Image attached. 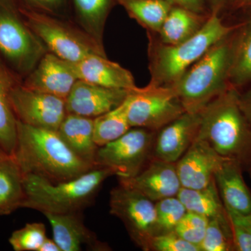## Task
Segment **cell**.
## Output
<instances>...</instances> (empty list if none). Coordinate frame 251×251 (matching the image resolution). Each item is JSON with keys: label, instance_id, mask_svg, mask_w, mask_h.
Here are the masks:
<instances>
[{"label": "cell", "instance_id": "33", "mask_svg": "<svg viewBox=\"0 0 251 251\" xmlns=\"http://www.w3.org/2000/svg\"><path fill=\"white\" fill-rule=\"evenodd\" d=\"M148 251H201L199 247L186 242L175 231L156 234L150 239Z\"/></svg>", "mask_w": 251, "mask_h": 251}, {"label": "cell", "instance_id": "28", "mask_svg": "<svg viewBox=\"0 0 251 251\" xmlns=\"http://www.w3.org/2000/svg\"><path fill=\"white\" fill-rule=\"evenodd\" d=\"M130 128L124 101L117 108L94 119V141L100 148L118 139Z\"/></svg>", "mask_w": 251, "mask_h": 251}, {"label": "cell", "instance_id": "39", "mask_svg": "<svg viewBox=\"0 0 251 251\" xmlns=\"http://www.w3.org/2000/svg\"><path fill=\"white\" fill-rule=\"evenodd\" d=\"M227 213L229 216H232L234 219L237 220L241 224L244 225L251 232V214L249 216H244L237 215V214H232V213L227 212Z\"/></svg>", "mask_w": 251, "mask_h": 251}, {"label": "cell", "instance_id": "42", "mask_svg": "<svg viewBox=\"0 0 251 251\" xmlns=\"http://www.w3.org/2000/svg\"><path fill=\"white\" fill-rule=\"evenodd\" d=\"M247 170H248V171H249V175H250V177L251 179V162L250 164H249V167H248Z\"/></svg>", "mask_w": 251, "mask_h": 251}, {"label": "cell", "instance_id": "3", "mask_svg": "<svg viewBox=\"0 0 251 251\" xmlns=\"http://www.w3.org/2000/svg\"><path fill=\"white\" fill-rule=\"evenodd\" d=\"M115 172L97 167L74 179L54 183L34 174H23L25 198L22 208L42 214L80 212L93 202L102 184Z\"/></svg>", "mask_w": 251, "mask_h": 251}, {"label": "cell", "instance_id": "38", "mask_svg": "<svg viewBox=\"0 0 251 251\" xmlns=\"http://www.w3.org/2000/svg\"><path fill=\"white\" fill-rule=\"evenodd\" d=\"M39 251H61V249L53 239L47 237L41 246Z\"/></svg>", "mask_w": 251, "mask_h": 251}, {"label": "cell", "instance_id": "19", "mask_svg": "<svg viewBox=\"0 0 251 251\" xmlns=\"http://www.w3.org/2000/svg\"><path fill=\"white\" fill-rule=\"evenodd\" d=\"M243 169L239 162L226 158L214 178L226 211L246 216L251 214V192L243 177Z\"/></svg>", "mask_w": 251, "mask_h": 251}, {"label": "cell", "instance_id": "36", "mask_svg": "<svg viewBox=\"0 0 251 251\" xmlns=\"http://www.w3.org/2000/svg\"><path fill=\"white\" fill-rule=\"evenodd\" d=\"M173 6L184 8L198 14H206L204 0H168Z\"/></svg>", "mask_w": 251, "mask_h": 251}, {"label": "cell", "instance_id": "7", "mask_svg": "<svg viewBox=\"0 0 251 251\" xmlns=\"http://www.w3.org/2000/svg\"><path fill=\"white\" fill-rule=\"evenodd\" d=\"M11 0H0V58L23 80L46 52Z\"/></svg>", "mask_w": 251, "mask_h": 251}, {"label": "cell", "instance_id": "4", "mask_svg": "<svg viewBox=\"0 0 251 251\" xmlns=\"http://www.w3.org/2000/svg\"><path fill=\"white\" fill-rule=\"evenodd\" d=\"M237 27L226 25L219 18V13L211 12L201 30L176 45L163 44L148 32L150 84L166 87L174 85L214 44Z\"/></svg>", "mask_w": 251, "mask_h": 251}, {"label": "cell", "instance_id": "18", "mask_svg": "<svg viewBox=\"0 0 251 251\" xmlns=\"http://www.w3.org/2000/svg\"><path fill=\"white\" fill-rule=\"evenodd\" d=\"M72 67L79 80L128 91L138 87L129 71L118 63L109 60L106 56L91 54L79 62L72 63Z\"/></svg>", "mask_w": 251, "mask_h": 251}, {"label": "cell", "instance_id": "24", "mask_svg": "<svg viewBox=\"0 0 251 251\" xmlns=\"http://www.w3.org/2000/svg\"><path fill=\"white\" fill-rule=\"evenodd\" d=\"M25 192L23 173L12 155H0V216L22 208Z\"/></svg>", "mask_w": 251, "mask_h": 251}, {"label": "cell", "instance_id": "32", "mask_svg": "<svg viewBox=\"0 0 251 251\" xmlns=\"http://www.w3.org/2000/svg\"><path fill=\"white\" fill-rule=\"evenodd\" d=\"M209 221V219L206 216L192 211H187L174 231L186 242L200 248Z\"/></svg>", "mask_w": 251, "mask_h": 251}, {"label": "cell", "instance_id": "15", "mask_svg": "<svg viewBox=\"0 0 251 251\" xmlns=\"http://www.w3.org/2000/svg\"><path fill=\"white\" fill-rule=\"evenodd\" d=\"M77 80L72 62L48 52L22 84L31 90L66 100Z\"/></svg>", "mask_w": 251, "mask_h": 251}, {"label": "cell", "instance_id": "40", "mask_svg": "<svg viewBox=\"0 0 251 251\" xmlns=\"http://www.w3.org/2000/svg\"><path fill=\"white\" fill-rule=\"evenodd\" d=\"M226 1V0H208V2L210 5L211 12L219 13Z\"/></svg>", "mask_w": 251, "mask_h": 251}, {"label": "cell", "instance_id": "26", "mask_svg": "<svg viewBox=\"0 0 251 251\" xmlns=\"http://www.w3.org/2000/svg\"><path fill=\"white\" fill-rule=\"evenodd\" d=\"M240 27L233 36L229 73V85L237 90L251 82V20Z\"/></svg>", "mask_w": 251, "mask_h": 251}, {"label": "cell", "instance_id": "37", "mask_svg": "<svg viewBox=\"0 0 251 251\" xmlns=\"http://www.w3.org/2000/svg\"><path fill=\"white\" fill-rule=\"evenodd\" d=\"M239 102L244 115L251 126V87L246 93L239 94Z\"/></svg>", "mask_w": 251, "mask_h": 251}, {"label": "cell", "instance_id": "23", "mask_svg": "<svg viewBox=\"0 0 251 251\" xmlns=\"http://www.w3.org/2000/svg\"><path fill=\"white\" fill-rule=\"evenodd\" d=\"M209 15L173 6L158 31V40L167 45L184 42L201 30Z\"/></svg>", "mask_w": 251, "mask_h": 251}, {"label": "cell", "instance_id": "5", "mask_svg": "<svg viewBox=\"0 0 251 251\" xmlns=\"http://www.w3.org/2000/svg\"><path fill=\"white\" fill-rule=\"evenodd\" d=\"M231 34L214 44L171 86L185 112L200 113L231 86L229 73L233 44Z\"/></svg>", "mask_w": 251, "mask_h": 251}, {"label": "cell", "instance_id": "41", "mask_svg": "<svg viewBox=\"0 0 251 251\" xmlns=\"http://www.w3.org/2000/svg\"><path fill=\"white\" fill-rule=\"evenodd\" d=\"M240 4H251V0H236Z\"/></svg>", "mask_w": 251, "mask_h": 251}, {"label": "cell", "instance_id": "16", "mask_svg": "<svg viewBox=\"0 0 251 251\" xmlns=\"http://www.w3.org/2000/svg\"><path fill=\"white\" fill-rule=\"evenodd\" d=\"M200 125L201 112H184L165 126L155 138L153 158L176 163L197 138Z\"/></svg>", "mask_w": 251, "mask_h": 251}, {"label": "cell", "instance_id": "17", "mask_svg": "<svg viewBox=\"0 0 251 251\" xmlns=\"http://www.w3.org/2000/svg\"><path fill=\"white\" fill-rule=\"evenodd\" d=\"M82 212L43 214L50 224L53 239L61 251H80L83 247L94 251L109 250L106 244L85 226Z\"/></svg>", "mask_w": 251, "mask_h": 251}, {"label": "cell", "instance_id": "8", "mask_svg": "<svg viewBox=\"0 0 251 251\" xmlns=\"http://www.w3.org/2000/svg\"><path fill=\"white\" fill-rule=\"evenodd\" d=\"M125 101L131 128L156 131L186 112L173 89L166 86L138 87L128 92Z\"/></svg>", "mask_w": 251, "mask_h": 251}, {"label": "cell", "instance_id": "10", "mask_svg": "<svg viewBox=\"0 0 251 251\" xmlns=\"http://www.w3.org/2000/svg\"><path fill=\"white\" fill-rule=\"evenodd\" d=\"M110 212L121 220L135 244L148 251L150 239L156 233L155 202L120 184L110 192Z\"/></svg>", "mask_w": 251, "mask_h": 251}, {"label": "cell", "instance_id": "43", "mask_svg": "<svg viewBox=\"0 0 251 251\" xmlns=\"http://www.w3.org/2000/svg\"><path fill=\"white\" fill-rule=\"evenodd\" d=\"M4 153H5L4 151H3L2 150H1V148H0V155H2V154H4Z\"/></svg>", "mask_w": 251, "mask_h": 251}, {"label": "cell", "instance_id": "20", "mask_svg": "<svg viewBox=\"0 0 251 251\" xmlns=\"http://www.w3.org/2000/svg\"><path fill=\"white\" fill-rule=\"evenodd\" d=\"M57 131L77 156L97 166L95 158L99 147L94 139V119L67 113Z\"/></svg>", "mask_w": 251, "mask_h": 251}, {"label": "cell", "instance_id": "1", "mask_svg": "<svg viewBox=\"0 0 251 251\" xmlns=\"http://www.w3.org/2000/svg\"><path fill=\"white\" fill-rule=\"evenodd\" d=\"M23 174H34L52 182L68 181L97 168L69 148L57 130L37 128L18 121L14 154Z\"/></svg>", "mask_w": 251, "mask_h": 251}, {"label": "cell", "instance_id": "29", "mask_svg": "<svg viewBox=\"0 0 251 251\" xmlns=\"http://www.w3.org/2000/svg\"><path fill=\"white\" fill-rule=\"evenodd\" d=\"M156 213V233L160 234L174 231L187 212L177 196L160 200L155 202Z\"/></svg>", "mask_w": 251, "mask_h": 251}, {"label": "cell", "instance_id": "31", "mask_svg": "<svg viewBox=\"0 0 251 251\" xmlns=\"http://www.w3.org/2000/svg\"><path fill=\"white\" fill-rule=\"evenodd\" d=\"M46 238L45 225L31 223L15 230L9 237V242L15 251H39Z\"/></svg>", "mask_w": 251, "mask_h": 251}, {"label": "cell", "instance_id": "35", "mask_svg": "<svg viewBox=\"0 0 251 251\" xmlns=\"http://www.w3.org/2000/svg\"><path fill=\"white\" fill-rule=\"evenodd\" d=\"M234 251H251V232L244 225L229 215Z\"/></svg>", "mask_w": 251, "mask_h": 251}, {"label": "cell", "instance_id": "11", "mask_svg": "<svg viewBox=\"0 0 251 251\" xmlns=\"http://www.w3.org/2000/svg\"><path fill=\"white\" fill-rule=\"evenodd\" d=\"M10 100L18 121L37 128L58 130L67 114L64 99L31 90L22 82L13 87Z\"/></svg>", "mask_w": 251, "mask_h": 251}, {"label": "cell", "instance_id": "30", "mask_svg": "<svg viewBox=\"0 0 251 251\" xmlns=\"http://www.w3.org/2000/svg\"><path fill=\"white\" fill-rule=\"evenodd\" d=\"M200 249L201 251H234L229 220L209 219Z\"/></svg>", "mask_w": 251, "mask_h": 251}, {"label": "cell", "instance_id": "9", "mask_svg": "<svg viewBox=\"0 0 251 251\" xmlns=\"http://www.w3.org/2000/svg\"><path fill=\"white\" fill-rule=\"evenodd\" d=\"M155 131L132 127L125 134L99 148L95 163L109 168L119 179L132 177L147 166L153 156Z\"/></svg>", "mask_w": 251, "mask_h": 251}, {"label": "cell", "instance_id": "21", "mask_svg": "<svg viewBox=\"0 0 251 251\" xmlns=\"http://www.w3.org/2000/svg\"><path fill=\"white\" fill-rule=\"evenodd\" d=\"M72 20L104 49L105 23L117 0H70Z\"/></svg>", "mask_w": 251, "mask_h": 251}, {"label": "cell", "instance_id": "27", "mask_svg": "<svg viewBox=\"0 0 251 251\" xmlns=\"http://www.w3.org/2000/svg\"><path fill=\"white\" fill-rule=\"evenodd\" d=\"M130 18L148 32L158 33L173 4L168 0H117Z\"/></svg>", "mask_w": 251, "mask_h": 251}, {"label": "cell", "instance_id": "34", "mask_svg": "<svg viewBox=\"0 0 251 251\" xmlns=\"http://www.w3.org/2000/svg\"><path fill=\"white\" fill-rule=\"evenodd\" d=\"M23 4L40 12L72 20L70 0H23Z\"/></svg>", "mask_w": 251, "mask_h": 251}, {"label": "cell", "instance_id": "25", "mask_svg": "<svg viewBox=\"0 0 251 251\" xmlns=\"http://www.w3.org/2000/svg\"><path fill=\"white\" fill-rule=\"evenodd\" d=\"M176 196L187 211L197 213L209 219L229 221L215 179L209 186L201 189L181 187Z\"/></svg>", "mask_w": 251, "mask_h": 251}, {"label": "cell", "instance_id": "2", "mask_svg": "<svg viewBox=\"0 0 251 251\" xmlns=\"http://www.w3.org/2000/svg\"><path fill=\"white\" fill-rule=\"evenodd\" d=\"M197 138L206 141L220 156L248 168L251 162V126L241 107L237 89L229 86L201 111Z\"/></svg>", "mask_w": 251, "mask_h": 251}, {"label": "cell", "instance_id": "14", "mask_svg": "<svg viewBox=\"0 0 251 251\" xmlns=\"http://www.w3.org/2000/svg\"><path fill=\"white\" fill-rule=\"evenodd\" d=\"M129 92L77 80L66 99L67 112L94 119L121 105Z\"/></svg>", "mask_w": 251, "mask_h": 251}, {"label": "cell", "instance_id": "12", "mask_svg": "<svg viewBox=\"0 0 251 251\" xmlns=\"http://www.w3.org/2000/svg\"><path fill=\"white\" fill-rule=\"evenodd\" d=\"M119 181L120 184L138 191L154 202L176 196L181 188L176 163L154 158L138 174Z\"/></svg>", "mask_w": 251, "mask_h": 251}, {"label": "cell", "instance_id": "13", "mask_svg": "<svg viewBox=\"0 0 251 251\" xmlns=\"http://www.w3.org/2000/svg\"><path fill=\"white\" fill-rule=\"evenodd\" d=\"M225 159L206 141L196 138L176 163L181 187L206 188L215 179V172Z\"/></svg>", "mask_w": 251, "mask_h": 251}, {"label": "cell", "instance_id": "22", "mask_svg": "<svg viewBox=\"0 0 251 251\" xmlns=\"http://www.w3.org/2000/svg\"><path fill=\"white\" fill-rule=\"evenodd\" d=\"M22 80L10 70L0 58V148L7 154H14L17 143L18 120L10 100V92Z\"/></svg>", "mask_w": 251, "mask_h": 251}, {"label": "cell", "instance_id": "6", "mask_svg": "<svg viewBox=\"0 0 251 251\" xmlns=\"http://www.w3.org/2000/svg\"><path fill=\"white\" fill-rule=\"evenodd\" d=\"M28 26L49 52L67 62L75 63L91 54L106 56L102 49L72 20L18 6Z\"/></svg>", "mask_w": 251, "mask_h": 251}]
</instances>
